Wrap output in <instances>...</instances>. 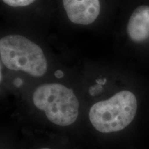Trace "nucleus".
Returning a JSON list of instances; mask_svg holds the SVG:
<instances>
[{
	"label": "nucleus",
	"mask_w": 149,
	"mask_h": 149,
	"mask_svg": "<svg viewBox=\"0 0 149 149\" xmlns=\"http://www.w3.org/2000/svg\"><path fill=\"white\" fill-rule=\"evenodd\" d=\"M137 98L129 91H122L104 101L94 104L89 111V120L100 133L121 131L135 119Z\"/></svg>",
	"instance_id": "1"
},
{
	"label": "nucleus",
	"mask_w": 149,
	"mask_h": 149,
	"mask_svg": "<svg viewBox=\"0 0 149 149\" xmlns=\"http://www.w3.org/2000/svg\"><path fill=\"white\" fill-rule=\"evenodd\" d=\"M34 105L45 113L50 122L68 126L79 116V104L72 90L59 84H46L37 87L33 95Z\"/></svg>",
	"instance_id": "2"
},
{
	"label": "nucleus",
	"mask_w": 149,
	"mask_h": 149,
	"mask_svg": "<svg viewBox=\"0 0 149 149\" xmlns=\"http://www.w3.org/2000/svg\"><path fill=\"white\" fill-rule=\"evenodd\" d=\"M0 57L7 68L21 70L33 77H42L47 70V61L42 48L21 35H7L1 39Z\"/></svg>",
	"instance_id": "3"
},
{
	"label": "nucleus",
	"mask_w": 149,
	"mask_h": 149,
	"mask_svg": "<svg viewBox=\"0 0 149 149\" xmlns=\"http://www.w3.org/2000/svg\"><path fill=\"white\" fill-rule=\"evenodd\" d=\"M63 3L68 19L76 24H92L100 13L99 0H63Z\"/></svg>",
	"instance_id": "4"
},
{
	"label": "nucleus",
	"mask_w": 149,
	"mask_h": 149,
	"mask_svg": "<svg viewBox=\"0 0 149 149\" xmlns=\"http://www.w3.org/2000/svg\"><path fill=\"white\" fill-rule=\"evenodd\" d=\"M127 33L130 40L135 43H143L149 39V6L137 7L129 19Z\"/></svg>",
	"instance_id": "5"
},
{
	"label": "nucleus",
	"mask_w": 149,
	"mask_h": 149,
	"mask_svg": "<svg viewBox=\"0 0 149 149\" xmlns=\"http://www.w3.org/2000/svg\"><path fill=\"white\" fill-rule=\"evenodd\" d=\"M35 0H3L6 4L13 7L26 6L33 3Z\"/></svg>",
	"instance_id": "6"
},
{
	"label": "nucleus",
	"mask_w": 149,
	"mask_h": 149,
	"mask_svg": "<svg viewBox=\"0 0 149 149\" xmlns=\"http://www.w3.org/2000/svg\"><path fill=\"white\" fill-rule=\"evenodd\" d=\"M55 76L57 78H61L64 77V72L61 71V70H57L55 72Z\"/></svg>",
	"instance_id": "7"
},
{
	"label": "nucleus",
	"mask_w": 149,
	"mask_h": 149,
	"mask_svg": "<svg viewBox=\"0 0 149 149\" xmlns=\"http://www.w3.org/2000/svg\"><path fill=\"white\" fill-rule=\"evenodd\" d=\"M22 83H23V81H22V80L21 79H19V78L16 79L14 81L15 85L16 86H20L22 84Z\"/></svg>",
	"instance_id": "8"
},
{
	"label": "nucleus",
	"mask_w": 149,
	"mask_h": 149,
	"mask_svg": "<svg viewBox=\"0 0 149 149\" xmlns=\"http://www.w3.org/2000/svg\"><path fill=\"white\" fill-rule=\"evenodd\" d=\"M40 149H51V148H40Z\"/></svg>",
	"instance_id": "9"
}]
</instances>
